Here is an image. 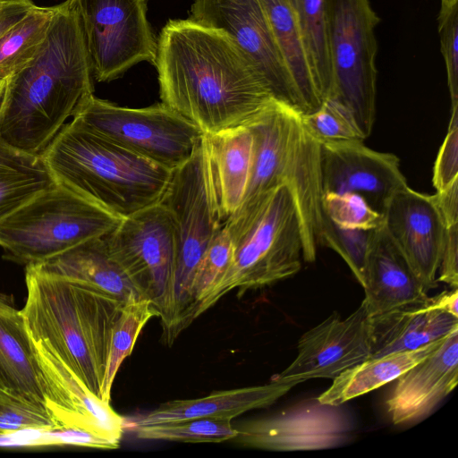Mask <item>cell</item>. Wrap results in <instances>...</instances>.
Instances as JSON below:
<instances>
[{
    "mask_svg": "<svg viewBox=\"0 0 458 458\" xmlns=\"http://www.w3.org/2000/svg\"><path fill=\"white\" fill-rule=\"evenodd\" d=\"M105 238L111 257L151 302L162 324L169 310L176 258L169 212L161 202L152 205L123 218Z\"/></svg>",
    "mask_w": 458,
    "mask_h": 458,
    "instance_id": "8fae6325",
    "label": "cell"
},
{
    "mask_svg": "<svg viewBox=\"0 0 458 458\" xmlns=\"http://www.w3.org/2000/svg\"><path fill=\"white\" fill-rule=\"evenodd\" d=\"M395 380L386 401L393 423L407 424L428 416L457 385L458 329Z\"/></svg>",
    "mask_w": 458,
    "mask_h": 458,
    "instance_id": "d6986e66",
    "label": "cell"
},
{
    "mask_svg": "<svg viewBox=\"0 0 458 458\" xmlns=\"http://www.w3.org/2000/svg\"><path fill=\"white\" fill-rule=\"evenodd\" d=\"M245 124L253 139L250 175L243 200L230 217H244L268 194L286 185L295 201L303 236V260L314 262L321 219L320 144L301 114L273 99Z\"/></svg>",
    "mask_w": 458,
    "mask_h": 458,
    "instance_id": "5b68a950",
    "label": "cell"
},
{
    "mask_svg": "<svg viewBox=\"0 0 458 458\" xmlns=\"http://www.w3.org/2000/svg\"><path fill=\"white\" fill-rule=\"evenodd\" d=\"M173 221L176 258L163 340L172 345L191 324V289L199 261L224 222L213 185L209 160L202 137L192 156L173 170L160 201Z\"/></svg>",
    "mask_w": 458,
    "mask_h": 458,
    "instance_id": "52a82bcc",
    "label": "cell"
},
{
    "mask_svg": "<svg viewBox=\"0 0 458 458\" xmlns=\"http://www.w3.org/2000/svg\"><path fill=\"white\" fill-rule=\"evenodd\" d=\"M233 256L222 278L199 306L196 316L223 296L262 288L297 274L303 260V236L297 207L286 185L274 189L250 215L224 223Z\"/></svg>",
    "mask_w": 458,
    "mask_h": 458,
    "instance_id": "8992f818",
    "label": "cell"
},
{
    "mask_svg": "<svg viewBox=\"0 0 458 458\" xmlns=\"http://www.w3.org/2000/svg\"><path fill=\"white\" fill-rule=\"evenodd\" d=\"M309 131L318 140H360L366 138L352 111L335 98H327L316 111L302 114Z\"/></svg>",
    "mask_w": 458,
    "mask_h": 458,
    "instance_id": "e575fe53",
    "label": "cell"
},
{
    "mask_svg": "<svg viewBox=\"0 0 458 458\" xmlns=\"http://www.w3.org/2000/svg\"><path fill=\"white\" fill-rule=\"evenodd\" d=\"M56 11L57 5H35L0 37V75L8 76L35 55Z\"/></svg>",
    "mask_w": 458,
    "mask_h": 458,
    "instance_id": "4dcf8cb0",
    "label": "cell"
},
{
    "mask_svg": "<svg viewBox=\"0 0 458 458\" xmlns=\"http://www.w3.org/2000/svg\"><path fill=\"white\" fill-rule=\"evenodd\" d=\"M36 4L31 0H4L0 3V37L23 18Z\"/></svg>",
    "mask_w": 458,
    "mask_h": 458,
    "instance_id": "60d3db41",
    "label": "cell"
},
{
    "mask_svg": "<svg viewBox=\"0 0 458 458\" xmlns=\"http://www.w3.org/2000/svg\"><path fill=\"white\" fill-rule=\"evenodd\" d=\"M456 181H458V106H452L448 131L435 162L432 182L437 191H440Z\"/></svg>",
    "mask_w": 458,
    "mask_h": 458,
    "instance_id": "74e56055",
    "label": "cell"
},
{
    "mask_svg": "<svg viewBox=\"0 0 458 458\" xmlns=\"http://www.w3.org/2000/svg\"><path fill=\"white\" fill-rule=\"evenodd\" d=\"M136 437L182 443H219L233 439L238 430L232 420L199 418L133 426L128 428Z\"/></svg>",
    "mask_w": 458,
    "mask_h": 458,
    "instance_id": "d6a6232c",
    "label": "cell"
},
{
    "mask_svg": "<svg viewBox=\"0 0 458 458\" xmlns=\"http://www.w3.org/2000/svg\"><path fill=\"white\" fill-rule=\"evenodd\" d=\"M55 184L40 155L24 152L0 139V222Z\"/></svg>",
    "mask_w": 458,
    "mask_h": 458,
    "instance_id": "4316f807",
    "label": "cell"
},
{
    "mask_svg": "<svg viewBox=\"0 0 458 458\" xmlns=\"http://www.w3.org/2000/svg\"><path fill=\"white\" fill-rule=\"evenodd\" d=\"M37 265L47 271L89 284L122 302L132 297H142L111 257L105 236L86 241Z\"/></svg>",
    "mask_w": 458,
    "mask_h": 458,
    "instance_id": "d4e9b609",
    "label": "cell"
},
{
    "mask_svg": "<svg viewBox=\"0 0 458 458\" xmlns=\"http://www.w3.org/2000/svg\"><path fill=\"white\" fill-rule=\"evenodd\" d=\"M319 144L323 193H356L383 214L392 196L408 186L394 154L373 150L360 140Z\"/></svg>",
    "mask_w": 458,
    "mask_h": 458,
    "instance_id": "2e32d148",
    "label": "cell"
},
{
    "mask_svg": "<svg viewBox=\"0 0 458 458\" xmlns=\"http://www.w3.org/2000/svg\"><path fill=\"white\" fill-rule=\"evenodd\" d=\"M153 316L157 317V313L146 298L132 297L123 303L112 333L102 389L104 402L110 403L115 375L123 360L131 353L141 329Z\"/></svg>",
    "mask_w": 458,
    "mask_h": 458,
    "instance_id": "1f68e13d",
    "label": "cell"
},
{
    "mask_svg": "<svg viewBox=\"0 0 458 458\" xmlns=\"http://www.w3.org/2000/svg\"><path fill=\"white\" fill-rule=\"evenodd\" d=\"M293 361L272 377L298 384L311 378L334 379L372 355L371 317L364 301L347 318L337 313L305 332Z\"/></svg>",
    "mask_w": 458,
    "mask_h": 458,
    "instance_id": "9a60e30c",
    "label": "cell"
},
{
    "mask_svg": "<svg viewBox=\"0 0 458 458\" xmlns=\"http://www.w3.org/2000/svg\"><path fill=\"white\" fill-rule=\"evenodd\" d=\"M446 227L458 224V181L432 195Z\"/></svg>",
    "mask_w": 458,
    "mask_h": 458,
    "instance_id": "ab89813d",
    "label": "cell"
},
{
    "mask_svg": "<svg viewBox=\"0 0 458 458\" xmlns=\"http://www.w3.org/2000/svg\"><path fill=\"white\" fill-rule=\"evenodd\" d=\"M121 220L55 182L0 222V246L9 259L40 264L108 234Z\"/></svg>",
    "mask_w": 458,
    "mask_h": 458,
    "instance_id": "ba28073f",
    "label": "cell"
},
{
    "mask_svg": "<svg viewBox=\"0 0 458 458\" xmlns=\"http://www.w3.org/2000/svg\"><path fill=\"white\" fill-rule=\"evenodd\" d=\"M437 271L439 272V276L437 279V282H443L453 288H457L458 224L450 225L445 229V240Z\"/></svg>",
    "mask_w": 458,
    "mask_h": 458,
    "instance_id": "f35d334b",
    "label": "cell"
},
{
    "mask_svg": "<svg viewBox=\"0 0 458 458\" xmlns=\"http://www.w3.org/2000/svg\"><path fill=\"white\" fill-rule=\"evenodd\" d=\"M219 213L225 223L241 206L250 179L253 139L243 123L203 134Z\"/></svg>",
    "mask_w": 458,
    "mask_h": 458,
    "instance_id": "cb8c5ba5",
    "label": "cell"
},
{
    "mask_svg": "<svg viewBox=\"0 0 458 458\" xmlns=\"http://www.w3.org/2000/svg\"><path fill=\"white\" fill-rule=\"evenodd\" d=\"M372 355L412 351L458 329V318L437 308L432 297L422 303L371 317Z\"/></svg>",
    "mask_w": 458,
    "mask_h": 458,
    "instance_id": "603a6c76",
    "label": "cell"
},
{
    "mask_svg": "<svg viewBox=\"0 0 458 458\" xmlns=\"http://www.w3.org/2000/svg\"><path fill=\"white\" fill-rule=\"evenodd\" d=\"M329 48L334 76L330 98L353 114L365 138L376 114L377 43L380 21L370 0H326Z\"/></svg>",
    "mask_w": 458,
    "mask_h": 458,
    "instance_id": "9c48e42d",
    "label": "cell"
},
{
    "mask_svg": "<svg viewBox=\"0 0 458 458\" xmlns=\"http://www.w3.org/2000/svg\"><path fill=\"white\" fill-rule=\"evenodd\" d=\"M299 29L317 89L324 101L333 96L326 0H286Z\"/></svg>",
    "mask_w": 458,
    "mask_h": 458,
    "instance_id": "f1b7e54d",
    "label": "cell"
},
{
    "mask_svg": "<svg viewBox=\"0 0 458 458\" xmlns=\"http://www.w3.org/2000/svg\"><path fill=\"white\" fill-rule=\"evenodd\" d=\"M93 92L79 16L72 0H65L57 4L35 55L7 78L0 104V139L40 155Z\"/></svg>",
    "mask_w": 458,
    "mask_h": 458,
    "instance_id": "7a4b0ae2",
    "label": "cell"
},
{
    "mask_svg": "<svg viewBox=\"0 0 458 458\" xmlns=\"http://www.w3.org/2000/svg\"><path fill=\"white\" fill-rule=\"evenodd\" d=\"M93 79L111 81L141 62L155 65L157 41L147 17L148 0H72Z\"/></svg>",
    "mask_w": 458,
    "mask_h": 458,
    "instance_id": "7c38bea8",
    "label": "cell"
},
{
    "mask_svg": "<svg viewBox=\"0 0 458 458\" xmlns=\"http://www.w3.org/2000/svg\"><path fill=\"white\" fill-rule=\"evenodd\" d=\"M157 41L161 101L203 134L243 124L275 99L250 58L220 29L169 20Z\"/></svg>",
    "mask_w": 458,
    "mask_h": 458,
    "instance_id": "6da1fadb",
    "label": "cell"
},
{
    "mask_svg": "<svg viewBox=\"0 0 458 458\" xmlns=\"http://www.w3.org/2000/svg\"><path fill=\"white\" fill-rule=\"evenodd\" d=\"M432 301L435 305L458 318V291L457 288H454L452 291H445L438 295L433 296Z\"/></svg>",
    "mask_w": 458,
    "mask_h": 458,
    "instance_id": "b9f144b4",
    "label": "cell"
},
{
    "mask_svg": "<svg viewBox=\"0 0 458 458\" xmlns=\"http://www.w3.org/2000/svg\"><path fill=\"white\" fill-rule=\"evenodd\" d=\"M329 232L348 239L366 238L384 225V215L356 193L325 192L321 219Z\"/></svg>",
    "mask_w": 458,
    "mask_h": 458,
    "instance_id": "f546056e",
    "label": "cell"
},
{
    "mask_svg": "<svg viewBox=\"0 0 458 458\" xmlns=\"http://www.w3.org/2000/svg\"><path fill=\"white\" fill-rule=\"evenodd\" d=\"M361 286L370 317L429 298L428 291L384 225L371 241Z\"/></svg>",
    "mask_w": 458,
    "mask_h": 458,
    "instance_id": "44dd1931",
    "label": "cell"
},
{
    "mask_svg": "<svg viewBox=\"0 0 458 458\" xmlns=\"http://www.w3.org/2000/svg\"><path fill=\"white\" fill-rule=\"evenodd\" d=\"M384 226L428 291L437 287L438 270L446 226L432 195L408 186L388 201Z\"/></svg>",
    "mask_w": 458,
    "mask_h": 458,
    "instance_id": "e0dca14e",
    "label": "cell"
},
{
    "mask_svg": "<svg viewBox=\"0 0 458 458\" xmlns=\"http://www.w3.org/2000/svg\"><path fill=\"white\" fill-rule=\"evenodd\" d=\"M0 397L14 399L48 412L50 393L24 318L13 300L3 294H0Z\"/></svg>",
    "mask_w": 458,
    "mask_h": 458,
    "instance_id": "ffe728a7",
    "label": "cell"
},
{
    "mask_svg": "<svg viewBox=\"0 0 458 458\" xmlns=\"http://www.w3.org/2000/svg\"><path fill=\"white\" fill-rule=\"evenodd\" d=\"M31 340L50 393L48 412L56 427L83 428L120 440L124 418L110 403L94 395L45 343Z\"/></svg>",
    "mask_w": 458,
    "mask_h": 458,
    "instance_id": "ac0fdd59",
    "label": "cell"
},
{
    "mask_svg": "<svg viewBox=\"0 0 458 458\" xmlns=\"http://www.w3.org/2000/svg\"><path fill=\"white\" fill-rule=\"evenodd\" d=\"M437 28L451 107L458 106V0H440Z\"/></svg>",
    "mask_w": 458,
    "mask_h": 458,
    "instance_id": "d590c367",
    "label": "cell"
},
{
    "mask_svg": "<svg viewBox=\"0 0 458 458\" xmlns=\"http://www.w3.org/2000/svg\"><path fill=\"white\" fill-rule=\"evenodd\" d=\"M233 243L225 225L205 250L197 267L191 289V322L200 303L214 289L230 265Z\"/></svg>",
    "mask_w": 458,
    "mask_h": 458,
    "instance_id": "836d02e7",
    "label": "cell"
},
{
    "mask_svg": "<svg viewBox=\"0 0 458 458\" xmlns=\"http://www.w3.org/2000/svg\"><path fill=\"white\" fill-rule=\"evenodd\" d=\"M189 19L226 32L252 62L273 98L303 114L261 0H193Z\"/></svg>",
    "mask_w": 458,
    "mask_h": 458,
    "instance_id": "4fadbf2b",
    "label": "cell"
},
{
    "mask_svg": "<svg viewBox=\"0 0 458 458\" xmlns=\"http://www.w3.org/2000/svg\"><path fill=\"white\" fill-rule=\"evenodd\" d=\"M236 428L238 433L233 440L244 446L308 451L333 448L347 442L353 422L343 404L322 403L316 397Z\"/></svg>",
    "mask_w": 458,
    "mask_h": 458,
    "instance_id": "5bb4252c",
    "label": "cell"
},
{
    "mask_svg": "<svg viewBox=\"0 0 458 458\" xmlns=\"http://www.w3.org/2000/svg\"><path fill=\"white\" fill-rule=\"evenodd\" d=\"M25 283L21 311L30 337L45 343L102 400L112 333L124 302L37 264L26 266Z\"/></svg>",
    "mask_w": 458,
    "mask_h": 458,
    "instance_id": "3957f363",
    "label": "cell"
},
{
    "mask_svg": "<svg viewBox=\"0 0 458 458\" xmlns=\"http://www.w3.org/2000/svg\"><path fill=\"white\" fill-rule=\"evenodd\" d=\"M289 73L298 90L303 114L320 107L323 100L313 80L293 11L286 0H261Z\"/></svg>",
    "mask_w": 458,
    "mask_h": 458,
    "instance_id": "83f0119b",
    "label": "cell"
},
{
    "mask_svg": "<svg viewBox=\"0 0 458 458\" xmlns=\"http://www.w3.org/2000/svg\"><path fill=\"white\" fill-rule=\"evenodd\" d=\"M55 427L48 412L14 399L0 397V433Z\"/></svg>",
    "mask_w": 458,
    "mask_h": 458,
    "instance_id": "8d00e7d4",
    "label": "cell"
},
{
    "mask_svg": "<svg viewBox=\"0 0 458 458\" xmlns=\"http://www.w3.org/2000/svg\"><path fill=\"white\" fill-rule=\"evenodd\" d=\"M40 156L56 183L122 219L159 203L173 172L74 119Z\"/></svg>",
    "mask_w": 458,
    "mask_h": 458,
    "instance_id": "277c9868",
    "label": "cell"
},
{
    "mask_svg": "<svg viewBox=\"0 0 458 458\" xmlns=\"http://www.w3.org/2000/svg\"><path fill=\"white\" fill-rule=\"evenodd\" d=\"M72 119L172 171L192 156L203 137L194 123L162 102L129 108L93 95Z\"/></svg>",
    "mask_w": 458,
    "mask_h": 458,
    "instance_id": "30bf717a",
    "label": "cell"
},
{
    "mask_svg": "<svg viewBox=\"0 0 458 458\" xmlns=\"http://www.w3.org/2000/svg\"><path fill=\"white\" fill-rule=\"evenodd\" d=\"M444 338L416 350L369 358L334 378L331 386L317 398L322 403L341 405L352 398L377 389L395 380L410 368L431 354L439 347Z\"/></svg>",
    "mask_w": 458,
    "mask_h": 458,
    "instance_id": "484cf974",
    "label": "cell"
},
{
    "mask_svg": "<svg viewBox=\"0 0 458 458\" xmlns=\"http://www.w3.org/2000/svg\"><path fill=\"white\" fill-rule=\"evenodd\" d=\"M8 76L0 75V104H1L4 93Z\"/></svg>",
    "mask_w": 458,
    "mask_h": 458,
    "instance_id": "7bdbcfd3",
    "label": "cell"
},
{
    "mask_svg": "<svg viewBox=\"0 0 458 458\" xmlns=\"http://www.w3.org/2000/svg\"><path fill=\"white\" fill-rule=\"evenodd\" d=\"M298 383L271 379L266 385L223 390L196 398L174 400L156 409L124 418V429L133 426L199 418H233L251 410L266 408L287 394Z\"/></svg>",
    "mask_w": 458,
    "mask_h": 458,
    "instance_id": "7402d4cb",
    "label": "cell"
}]
</instances>
